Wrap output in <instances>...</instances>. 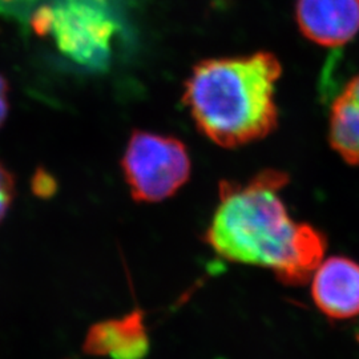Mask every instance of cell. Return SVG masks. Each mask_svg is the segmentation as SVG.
Masks as SVG:
<instances>
[{"label":"cell","instance_id":"2","mask_svg":"<svg viewBox=\"0 0 359 359\" xmlns=\"http://www.w3.org/2000/svg\"><path fill=\"white\" fill-rule=\"evenodd\" d=\"M281 74L280 60L270 52L208 59L194 65L182 102L208 139L238 148L277 128L276 84Z\"/></svg>","mask_w":359,"mask_h":359},{"label":"cell","instance_id":"9","mask_svg":"<svg viewBox=\"0 0 359 359\" xmlns=\"http://www.w3.org/2000/svg\"><path fill=\"white\" fill-rule=\"evenodd\" d=\"M57 189V184L48 172L38 169L32 177V192L40 198H50Z\"/></svg>","mask_w":359,"mask_h":359},{"label":"cell","instance_id":"12","mask_svg":"<svg viewBox=\"0 0 359 359\" xmlns=\"http://www.w3.org/2000/svg\"><path fill=\"white\" fill-rule=\"evenodd\" d=\"M355 338H357V341H358L359 344V326L357 327V330H355Z\"/></svg>","mask_w":359,"mask_h":359},{"label":"cell","instance_id":"5","mask_svg":"<svg viewBox=\"0 0 359 359\" xmlns=\"http://www.w3.org/2000/svg\"><path fill=\"white\" fill-rule=\"evenodd\" d=\"M314 305L334 321L359 316V262L345 256L323 259L310 278Z\"/></svg>","mask_w":359,"mask_h":359},{"label":"cell","instance_id":"4","mask_svg":"<svg viewBox=\"0 0 359 359\" xmlns=\"http://www.w3.org/2000/svg\"><path fill=\"white\" fill-rule=\"evenodd\" d=\"M121 170L136 203L156 204L173 197L189 181L192 161L179 139L135 130L121 157Z\"/></svg>","mask_w":359,"mask_h":359},{"label":"cell","instance_id":"8","mask_svg":"<svg viewBox=\"0 0 359 359\" xmlns=\"http://www.w3.org/2000/svg\"><path fill=\"white\" fill-rule=\"evenodd\" d=\"M16 197V179L0 161V224L6 219Z\"/></svg>","mask_w":359,"mask_h":359},{"label":"cell","instance_id":"1","mask_svg":"<svg viewBox=\"0 0 359 359\" xmlns=\"http://www.w3.org/2000/svg\"><path fill=\"white\" fill-rule=\"evenodd\" d=\"M287 182L278 169H264L244 184L224 180L203 238L225 261L265 268L280 283L301 286L325 259L327 238L290 216L281 197Z\"/></svg>","mask_w":359,"mask_h":359},{"label":"cell","instance_id":"11","mask_svg":"<svg viewBox=\"0 0 359 359\" xmlns=\"http://www.w3.org/2000/svg\"><path fill=\"white\" fill-rule=\"evenodd\" d=\"M350 96H353L355 100L359 102V75L358 76L351 79L345 87V90Z\"/></svg>","mask_w":359,"mask_h":359},{"label":"cell","instance_id":"7","mask_svg":"<svg viewBox=\"0 0 359 359\" xmlns=\"http://www.w3.org/2000/svg\"><path fill=\"white\" fill-rule=\"evenodd\" d=\"M149 348L145 313L140 308L133 309L120 318L93 323L83 342L84 354L112 359H145Z\"/></svg>","mask_w":359,"mask_h":359},{"label":"cell","instance_id":"10","mask_svg":"<svg viewBox=\"0 0 359 359\" xmlns=\"http://www.w3.org/2000/svg\"><path fill=\"white\" fill-rule=\"evenodd\" d=\"M8 115V84L7 80L0 76V127Z\"/></svg>","mask_w":359,"mask_h":359},{"label":"cell","instance_id":"6","mask_svg":"<svg viewBox=\"0 0 359 359\" xmlns=\"http://www.w3.org/2000/svg\"><path fill=\"white\" fill-rule=\"evenodd\" d=\"M295 20L313 43L337 48L359 32V0H297Z\"/></svg>","mask_w":359,"mask_h":359},{"label":"cell","instance_id":"3","mask_svg":"<svg viewBox=\"0 0 359 359\" xmlns=\"http://www.w3.org/2000/svg\"><path fill=\"white\" fill-rule=\"evenodd\" d=\"M39 36H51L67 59L87 69L109 65L118 25L108 0H51L31 18Z\"/></svg>","mask_w":359,"mask_h":359},{"label":"cell","instance_id":"13","mask_svg":"<svg viewBox=\"0 0 359 359\" xmlns=\"http://www.w3.org/2000/svg\"><path fill=\"white\" fill-rule=\"evenodd\" d=\"M7 1H10V0H7ZM11 1H13V0H11Z\"/></svg>","mask_w":359,"mask_h":359}]
</instances>
